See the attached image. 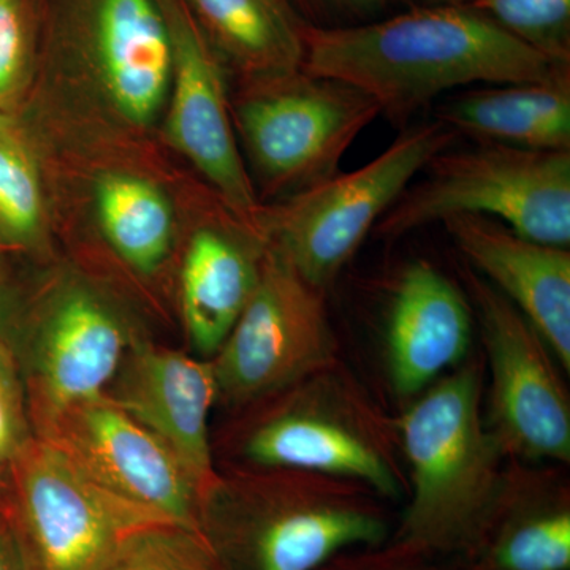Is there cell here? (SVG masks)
<instances>
[{"instance_id": "6da1fadb", "label": "cell", "mask_w": 570, "mask_h": 570, "mask_svg": "<svg viewBox=\"0 0 570 570\" xmlns=\"http://www.w3.org/2000/svg\"><path fill=\"white\" fill-rule=\"evenodd\" d=\"M303 70L347 82L407 121L450 89L570 80L569 62L517 40L471 6H430L376 22L307 24Z\"/></svg>"}, {"instance_id": "7a4b0ae2", "label": "cell", "mask_w": 570, "mask_h": 570, "mask_svg": "<svg viewBox=\"0 0 570 570\" xmlns=\"http://www.w3.org/2000/svg\"><path fill=\"white\" fill-rule=\"evenodd\" d=\"M412 498L403 538L452 550L475 538L499 491V448L482 417V376L464 366L430 385L401 419Z\"/></svg>"}, {"instance_id": "3957f363", "label": "cell", "mask_w": 570, "mask_h": 570, "mask_svg": "<svg viewBox=\"0 0 570 570\" xmlns=\"http://www.w3.org/2000/svg\"><path fill=\"white\" fill-rule=\"evenodd\" d=\"M379 220L396 238L452 216H485L532 242L570 245V151L479 142L445 149Z\"/></svg>"}, {"instance_id": "277c9868", "label": "cell", "mask_w": 570, "mask_h": 570, "mask_svg": "<svg viewBox=\"0 0 570 570\" xmlns=\"http://www.w3.org/2000/svg\"><path fill=\"white\" fill-rule=\"evenodd\" d=\"M456 137L441 121L407 129L363 167L336 174L276 208L262 206V236L275 242L273 249L306 283L325 292L412 179Z\"/></svg>"}, {"instance_id": "5b68a950", "label": "cell", "mask_w": 570, "mask_h": 570, "mask_svg": "<svg viewBox=\"0 0 570 570\" xmlns=\"http://www.w3.org/2000/svg\"><path fill=\"white\" fill-rule=\"evenodd\" d=\"M381 116L347 82L305 70L249 85L232 118L255 174L269 193H305L340 174L352 142Z\"/></svg>"}, {"instance_id": "8992f818", "label": "cell", "mask_w": 570, "mask_h": 570, "mask_svg": "<svg viewBox=\"0 0 570 570\" xmlns=\"http://www.w3.org/2000/svg\"><path fill=\"white\" fill-rule=\"evenodd\" d=\"M9 523L26 570H107L134 532L171 521L112 493L43 439L22 452Z\"/></svg>"}, {"instance_id": "52a82bcc", "label": "cell", "mask_w": 570, "mask_h": 570, "mask_svg": "<svg viewBox=\"0 0 570 570\" xmlns=\"http://www.w3.org/2000/svg\"><path fill=\"white\" fill-rule=\"evenodd\" d=\"M335 352L325 292L269 247L261 279L214 358L217 395L249 401L322 370Z\"/></svg>"}, {"instance_id": "ba28073f", "label": "cell", "mask_w": 570, "mask_h": 570, "mask_svg": "<svg viewBox=\"0 0 570 570\" xmlns=\"http://www.w3.org/2000/svg\"><path fill=\"white\" fill-rule=\"evenodd\" d=\"M491 376L490 417L501 450L524 459L570 460V403L557 356L515 306L469 275Z\"/></svg>"}, {"instance_id": "9c48e42d", "label": "cell", "mask_w": 570, "mask_h": 570, "mask_svg": "<svg viewBox=\"0 0 570 570\" xmlns=\"http://www.w3.org/2000/svg\"><path fill=\"white\" fill-rule=\"evenodd\" d=\"M160 3L174 40L168 141L212 184L228 213L262 236V205L236 141L224 61L186 0Z\"/></svg>"}, {"instance_id": "30bf717a", "label": "cell", "mask_w": 570, "mask_h": 570, "mask_svg": "<svg viewBox=\"0 0 570 570\" xmlns=\"http://www.w3.org/2000/svg\"><path fill=\"white\" fill-rule=\"evenodd\" d=\"M48 430L45 441L112 493L205 534L202 498L193 480L164 442L110 397L52 415Z\"/></svg>"}, {"instance_id": "8fae6325", "label": "cell", "mask_w": 570, "mask_h": 570, "mask_svg": "<svg viewBox=\"0 0 570 570\" xmlns=\"http://www.w3.org/2000/svg\"><path fill=\"white\" fill-rule=\"evenodd\" d=\"M75 32L112 107L146 127L167 107L174 40L160 0H80Z\"/></svg>"}, {"instance_id": "7c38bea8", "label": "cell", "mask_w": 570, "mask_h": 570, "mask_svg": "<svg viewBox=\"0 0 570 570\" xmlns=\"http://www.w3.org/2000/svg\"><path fill=\"white\" fill-rule=\"evenodd\" d=\"M464 257L527 318L570 370V254L485 216L442 220Z\"/></svg>"}, {"instance_id": "4fadbf2b", "label": "cell", "mask_w": 570, "mask_h": 570, "mask_svg": "<svg viewBox=\"0 0 570 570\" xmlns=\"http://www.w3.org/2000/svg\"><path fill=\"white\" fill-rule=\"evenodd\" d=\"M216 396L213 363L165 348H142L112 400L174 453L202 501L217 489L208 431Z\"/></svg>"}, {"instance_id": "5bb4252c", "label": "cell", "mask_w": 570, "mask_h": 570, "mask_svg": "<svg viewBox=\"0 0 570 570\" xmlns=\"http://www.w3.org/2000/svg\"><path fill=\"white\" fill-rule=\"evenodd\" d=\"M471 341L472 311L460 288L426 262L407 266L387 322L389 374L397 395H419L459 366Z\"/></svg>"}, {"instance_id": "9a60e30c", "label": "cell", "mask_w": 570, "mask_h": 570, "mask_svg": "<svg viewBox=\"0 0 570 570\" xmlns=\"http://www.w3.org/2000/svg\"><path fill=\"white\" fill-rule=\"evenodd\" d=\"M126 347L121 322L99 296L81 287L59 295L41 322L33 354L47 417L105 396Z\"/></svg>"}, {"instance_id": "2e32d148", "label": "cell", "mask_w": 570, "mask_h": 570, "mask_svg": "<svg viewBox=\"0 0 570 570\" xmlns=\"http://www.w3.org/2000/svg\"><path fill=\"white\" fill-rule=\"evenodd\" d=\"M384 535V520L362 502L313 494L250 517L232 546L247 570H316L341 550Z\"/></svg>"}, {"instance_id": "e0dca14e", "label": "cell", "mask_w": 570, "mask_h": 570, "mask_svg": "<svg viewBox=\"0 0 570 570\" xmlns=\"http://www.w3.org/2000/svg\"><path fill=\"white\" fill-rule=\"evenodd\" d=\"M246 453L264 466L356 480L384 497L400 491L395 471L373 439L330 409L305 407L268 420L247 439Z\"/></svg>"}, {"instance_id": "ac0fdd59", "label": "cell", "mask_w": 570, "mask_h": 570, "mask_svg": "<svg viewBox=\"0 0 570 570\" xmlns=\"http://www.w3.org/2000/svg\"><path fill=\"white\" fill-rule=\"evenodd\" d=\"M262 261L239 236L216 225L195 232L181 275L183 316L195 351L219 352L261 279Z\"/></svg>"}, {"instance_id": "d6986e66", "label": "cell", "mask_w": 570, "mask_h": 570, "mask_svg": "<svg viewBox=\"0 0 570 570\" xmlns=\"http://www.w3.org/2000/svg\"><path fill=\"white\" fill-rule=\"evenodd\" d=\"M436 121L479 142L570 151V80L471 89L445 104Z\"/></svg>"}, {"instance_id": "ffe728a7", "label": "cell", "mask_w": 570, "mask_h": 570, "mask_svg": "<svg viewBox=\"0 0 570 570\" xmlns=\"http://www.w3.org/2000/svg\"><path fill=\"white\" fill-rule=\"evenodd\" d=\"M224 63L247 85L303 70L306 22L291 0H186Z\"/></svg>"}, {"instance_id": "44dd1931", "label": "cell", "mask_w": 570, "mask_h": 570, "mask_svg": "<svg viewBox=\"0 0 570 570\" xmlns=\"http://www.w3.org/2000/svg\"><path fill=\"white\" fill-rule=\"evenodd\" d=\"M96 209L108 243L126 264L151 275L170 253L174 212L159 187L129 174H110L96 186Z\"/></svg>"}, {"instance_id": "7402d4cb", "label": "cell", "mask_w": 570, "mask_h": 570, "mask_svg": "<svg viewBox=\"0 0 570 570\" xmlns=\"http://www.w3.org/2000/svg\"><path fill=\"white\" fill-rule=\"evenodd\" d=\"M43 230L39 165L20 126L0 111V239L3 245L32 247Z\"/></svg>"}, {"instance_id": "603a6c76", "label": "cell", "mask_w": 570, "mask_h": 570, "mask_svg": "<svg viewBox=\"0 0 570 570\" xmlns=\"http://www.w3.org/2000/svg\"><path fill=\"white\" fill-rule=\"evenodd\" d=\"M107 570H223V566L205 534L159 523L134 532Z\"/></svg>"}, {"instance_id": "cb8c5ba5", "label": "cell", "mask_w": 570, "mask_h": 570, "mask_svg": "<svg viewBox=\"0 0 570 570\" xmlns=\"http://www.w3.org/2000/svg\"><path fill=\"white\" fill-rule=\"evenodd\" d=\"M517 40L558 61H570V0H472Z\"/></svg>"}, {"instance_id": "d4e9b609", "label": "cell", "mask_w": 570, "mask_h": 570, "mask_svg": "<svg viewBox=\"0 0 570 570\" xmlns=\"http://www.w3.org/2000/svg\"><path fill=\"white\" fill-rule=\"evenodd\" d=\"M499 570H569V510L528 517L510 528L494 550Z\"/></svg>"}, {"instance_id": "484cf974", "label": "cell", "mask_w": 570, "mask_h": 570, "mask_svg": "<svg viewBox=\"0 0 570 570\" xmlns=\"http://www.w3.org/2000/svg\"><path fill=\"white\" fill-rule=\"evenodd\" d=\"M32 56L29 0H0V111H9L24 89Z\"/></svg>"}, {"instance_id": "4316f807", "label": "cell", "mask_w": 570, "mask_h": 570, "mask_svg": "<svg viewBox=\"0 0 570 570\" xmlns=\"http://www.w3.org/2000/svg\"><path fill=\"white\" fill-rule=\"evenodd\" d=\"M321 20H370L384 10L387 0H302Z\"/></svg>"}, {"instance_id": "83f0119b", "label": "cell", "mask_w": 570, "mask_h": 570, "mask_svg": "<svg viewBox=\"0 0 570 570\" xmlns=\"http://www.w3.org/2000/svg\"><path fill=\"white\" fill-rule=\"evenodd\" d=\"M0 570H26L20 546L9 521H0Z\"/></svg>"}, {"instance_id": "f1b7e54d", "label": "cell", "mask_w": 570, "mask_h": 570, "mask_svg": "<svg viewBox=\"0 0 570 570\" xmlns=\"http://www.w3.org/2000/svg\"><path fill=\"white\" fill-rule=\"evenodd\" d=\"M0 390H17L14 382L13 367H11L10 358L0 346Z\"/></svg>"}, {"instance_id": "f546056e", "label": "cell", "mask_w": 570, "mask_h": 570, "mask_svg": "<svg viewBox=\"0 0 570 570\" xmlns=\"http://www.w3.org/2000/svg\"><path fill=\"white\" fill-rule=\"evenodd\" d=\"M420 2L425 3L426 7L430 6H468L472 0H420Z\"/></svg>"}, {"instance_id": "4dcf8cb0", "label": "cell", "mask_w": 570, "mask_h": 570, "mask_svg": "<svg viewBox=\"0 0 570 570\" xmlns=\"http://www.w3.org/2000/svg\"><path fill=\"white\" fill-rule=\"evenodd\" d=\"M3 243H2V239H0V247H2Z\"/></svg>"}]
</instances>
